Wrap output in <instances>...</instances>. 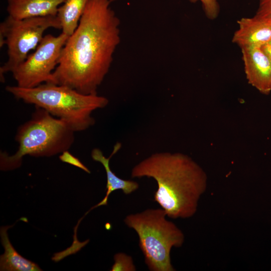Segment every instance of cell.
Masks as SVG:
<instances>
[{
	"instance_id": "cell-1",
	"label": "cell",
	"mask_w": 271,
	"mask_h": 271,
	"mask_svg": "<svg viewBox=\"0 0 271 271\" xmlns=\"http://www.w3.org/2000/svg\"><path fill=\"white\" fill-rule=\"evenodd\" d=\"M110 0H89L69 36L53 73L54 84L84 94H97L120 42L119 19Z\"/></svg>"
},
{
	"instance_id": "cell-2",
	"label": "cell",
	"mask_w": 271,
	"mask_h": 271,
	"mask_svg": "<svg viewBox=\"0 0 271 271\" xmlns=\"http://www.w3.org/2000/svg\"><path fill=\"white\" fill-rule=\"evenodd\" d=\"M131 176L152 178L156 181L154 200L172 219L192 217L207 185L204 170L181 153H154L135 165Z\"/></svg>"
},
{
	"instance_id": "cell-3",
	"label": "cell",
	"mask_w": 271,
	"mask_h": 271,
	"mask_svg": "<svg viewBox=\"0 0 271 271\" xmlns=\"http://www.w3.org/2000/svg\"><path fill=\"white\" fill-rule=\"evenodd\" d=\"M6 90L26 103L41 107L65 122L75 132L95 123L92 113L105 107L108 99L97 94H84L69 87L44 83L33 88L7 86Z\"/></svg>"
},
{
	"instance_id": "cell-4",
	"label": "cell",
	"mask_w": 271,
	"mask_h": 271,
	"mask_svg": "<svg viewBox=\"0 0 271 271\" xmlns=\"http://www.w3.org/2000/svg\"><path fill=\"white\" fill-rule=\"evenodd\" d=\"M35 107L30 119L18 128L17 152L11 156L1 152V170L19 168L26 155L49 157L68 151L73 144L75 131L68 124L45 109Z\"/></svg>"
},
{
	"instance_id": "cell-5",
	"label": "cell",
	"mask_w": 271,
	"mask_h": 271,
	"mask_svg": "<svg viewBox=\"0 0 271 271\" xmlns=\"http://www.w3.org/2000/svg\"><path fill=\"white\" fill-rule=\"evenodd\" d=\"M163 208H150L127 215L125 224L139 236V246L151 271H174L171 259L173 247H181L185 236L173 222L166 219Z\"/></svg>"
},
{
	"instance_id": "cell-6",
	"label": "cell",
	"mask_w": 271,
	"mask_h": 271,
	"mask_svg": "<svg viewBox=\"0 0 271 271\" xmlns=\"http://www.w3.org/2000/svg\"><path fill=\"white\" fill-rule=\"evenodd\" d=\"M61 29L57 16L15 19L8 16L0 24V47L6 45L8 59L0 68L1 80L4 74L12 72L35 50L49 28Z\"/></svg>"
},
{
	"instance_id": "cell-7",
	"label": "cell",
	"mask_w": 271,
	"mask_h": 271,
	"mask_svg": "<svg viewBox=\"0 0 271 271\" xmlns=\"http://www.w3.org/2000/svg\"><path fill=\"white\" fill-rule=\"evenodd\" d=\"M69 36L45 35L34 52L12 73L22 88H33L44 83L54 84L53 73L58 65L62 49Z\"/></svg>"
},
{
	"instance_id": "cell-8",
	"label": "cell",
	"mask_w": 271,
	"mask_h": 271,
	"mask_svg": "<svg viewBox=\"0 0 271 271\" xmlns=\"http://www.w3.org/2000/svg\"><path fill=\"white\" fill-rule=\"evenodd\" d=\"M240 49L248 83L260 93L269 94L271 92V60L261 47L251 46Z\"/></svg>"
},
{
	"instance_id": "cell-9",
	"label": "cell",
	"mask_w": 271,
	"mask_h": 271,
	"mask_svg": "<svg viewBox=\"0 0 271 271\" xmlns=\"http://www.w3.org/2000/svg\"><path fill=\"white\" fill-rule=\"evenodd\" d=\"M238 28L233 34L232 43L240 48L259 46L271 40V23L255 15L237 21Z\"/></svg>"
},
{
	"instance_id": "cell-10",
	"label": "cell",
	"mask_w": 271,
	"mask_h": 271,
	"mask_svg": "<svg viewBox=\"0 0 271 271\" xmlns=\"http://www.w3.org/2000/svg\"><path fill=\"white\" fill-rule=\"evenodd\" d=\"M66 0H7L9 16L17 20L56 16Z\"/></svg>"
},
{
	"instance_id": "cell-11",
	"label": "cell",
	"mask_w": 271,
	"mask_h": 271,
	"mask_svg": "<svg viewBox=\"0 0 271 271\" xmlns=\"http://www.w3.org/2000/svg\"><path fill=\"white\" fill-rule=\"evenodd\" d=\"M121 146L120 143H116L108 158H106L102 151L98 148H94L91 152V155L92 159L100 163L105 170L107 178V191L104 198L99 203L93 206L90 210L100 206L106 205L109 195L114 191L121 190L125 194L127 195L131 194L139 187V184L137 182L119 178L111 171L110 168L109 160L110 158L119 151Z\"/></svg>"
},
{
	"instance_id": "cell-12",
	"label": "cell",
	"mask_w": 271,
	"mask_h": 271,
	"mask_svg": "<svg viewBox=\"0 0 271 271\" xmlns=\"http://www.w3.org/2000/svg\"><path fill=\"white\" fill-rule=\"evenodd\" d=\"M12 226H2L0 234L1 242L5 252L1 255V271H41L42 269L36 263L21 256L11 244L7 230Z\"/></svg>"
},
{
	"instance_id": "cell-13",
	"label": "cell",
	"mask_w": 271,
	"mask_h": 271,
	"mask_svg": "<svg viewBox=\"0 0 271 271\" xmlns=\"http://www.w3.org/2000/svg\"><path fill=\"white\" fill-rule=\"evenodd\" d=\"M89 0H66L58 10L57 17L62 32L70 36L77 28Z\"/></svg>"
},
{
	"instance_id": "cell-14",
	"label": "cell",
	"mask_w": 271,
	"mask_h": 271,
	"mask_svg": "<svg viewBox=\"0 0 271 271\" xmlns=\"http://www.w3.org/2000/svg\"><path fill=\"white\" fill-rule=\"evenodd\" d=\"M114 263L111 271L123 270L134 271L136 270L131 256L124 253H117L114 256Z\"/></svg>"
},
{
	"instance_id": "cell-15",
	"label": "cell",
	"mask_w": 271,
	"mask_h": 271,
	"mask_svg": "<svg viewBox=\"0 0 271 271\" xmlns=\"http://www.w3.org/2000/svg\"><path fill=\"white\" fill-rule=\"evenodd\" d=\"M190 3H195L200 2L203 10L206 17L210 20L216 19L220 12L218 0H188Z\"/></svg>"
},
{
	"instance_id": "cell-16",
	"label": "cell",
	"mask_w": 271,
	"mask_h": 271,
	"mask_svg": "<svg viewBox=\"0 0 271 271\" xmlns=\"http://www.w3.org/2000/svg\"><path fill=\"white\" fill-rule=\"evenodd\" d=\"M255 15L271 23V0H259Z\"/></svg>"
},
{
	"instance_id": "cell-17",
	"label": "cell",
	"mask_w": 271,
	"mask_h": 271,
	"mask_svg": "<svg viewBox=\"0 0 271 271\" xmlns=\"http://www.w3.org/2000/svg\"><path fill=\"white\" fill-rule=\"evenodd\" d=\"M59 158L62 162L77 167L88 174L91 173L90 171L78 158L70 154L68 151L63 152Z\"/></svg>"
},
{
	"instance_id": "cell-18",
	"label": "cell",
	"mask_w": 271,
	"mask_h": 271,
	"mask_svg": "<svg viewBox=\"0 0 271 271\" xmlns=\"http://www.w3.org/2000/svg\"><path fill=\"white\" fill-rule=\"evenodd\" d=\"M262 51L271 60V40L261 47Z\"/></svg>"
},
{
	"instance_id": "cell-19",
	"label": "cell",
	"mask_w": 271,
	"mask_h": 271,
	"mask_svg": "<svg viewBox=\"0 0 271 271\" xmlns=\"http://www.w3.org/2000/svg\"><path fill=\"white\" fill-rule=\"evenodd\" d=\"M116 1V0H110V1L111 2H114V1Z\"/></svg>"
}]
</instances>
